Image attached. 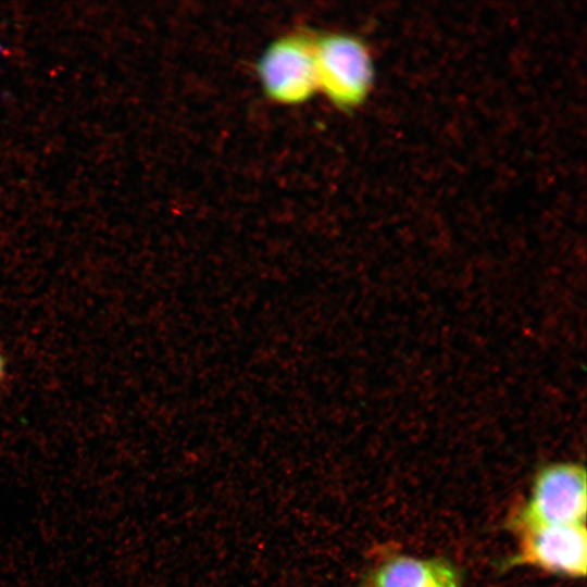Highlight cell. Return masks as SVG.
Returning <instances> with one entry per match:
<instances>
[{"mask_svg": "<svg viewBox=\"0 0 587 587\" xmlns=\"http://www.w3.org/2000/svg\"><path fill=\"white\" fill-rule=\"evenodd\" d=\"M586 469L572 461L548 463L534 476L528 497L511 514L508 529L523 532L586 523Z\"/></svg>", "mask_w": 587, "mask_h": 587, "instance_id": "obj_1", "label": "cell"}, {"mask_svg": "<svg viewBox=\"0 0 587 587\" xmlns=\"http://www.w3.org/2000/svg\"><path fill=\"white\" fill-rule=\"evenodd\" d=\"M317 92L336 109L350 112L369 97L375 77L369 46L344 32L314 35Z\"/></svg>", "mask_w": 587, "mask_h": 587, "instance_id": "obj_2", "label": "cell"}, {"mask_svg": "<svg viewBox=\"0 0 587 587\" xmlns=\"http://www.w3.org/2000/svg\"><path fill=\"white\" fill-rule=\"evenodd\" d=\"M516 537L515 551L500 563V569L527 566L567 578L586 576V523L536 528Z\"/></svg>", "mask_w": 587, "mask_h": 587, "instance_id": "obj_4", "label": "cell"}, {"mask_svg": "<svg viewBox=\"0 0 587 587\" xmlns=\"http://www.w3.org/2000/svg\"><path fill=\"white\" fill-rule=\"evenodd\" d=\"M360 587H463V576L446 558L392 554L369 569Z\"/></svg>", "mask_w": 587, "mask_h": 587, "instance_id": "obj_5", "label": "cell"}, {"mask_svg": "<svg viewBox=\"0 0 587 587\" xmlns=\"http://www.w3.org/2000/svg\"><path fill=\"white\" fill-rule=\"evenodd\" d=\"M264 96L275 104L292 107L317 93L314 34L291 32L270 42L255 63Z\"/></svg>", "mask_w": 587, "mask_h": 587, "instance_id": "obj_3", "label": "cell"}, {"mask_svg": "<svg viewBox=\"0 0 587 587\" xmlns=\"http://www.w3.org/2000/svg\"><path fill=\"white\" fill-rule=\"evenodd\" d=\"M3 374H4V362H3V359H2V357L0 354V382H1L2 377H3Z\"/></svg>", "mask_w": 587, "mask_h": 587, "instance_id": "obj_6", "label": "cell"}]
</instances>
